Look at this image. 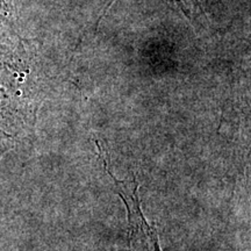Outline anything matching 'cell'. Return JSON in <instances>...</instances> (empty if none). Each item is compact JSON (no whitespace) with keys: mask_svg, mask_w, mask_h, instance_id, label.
<instances>
[{"mask_svg":"<svg viewBox=\"0 0 251 251\" xmlns=\"http://www.w3.org/2000/svg\"><path fill=\"white\" fill-rule=\"evenodd\" d=\"M100 157L102 158L106 172L109 175L114 185L115 192L119 194L127 211L128 220V247L129 251H162L156 228L149 224L141 207L139 183L131 176L128 179H119L109 168L107 152L100 146Z\"/></svg>","mask_w":251,"mask_h":251,"instance_id":"6da1fadb","label":"cell"},{"mask_svg":"<svg viewBox=\"0 0 251 251\" xmlns=\"http://www.w3.org/2000/svg\"><path fill=\"white\" fill-rule=\"evenodd\" d=\"M117 1H118V0H112V1H111V2H109L108 7H107V8H106V9H105V11H103V13H102L101 15H100V19H99V23H98V25H97V26H99L100 21H101V20H102V19H103V17H105V15L108 13V11H109V9H111V8H112V6H113V5H114V4H115V2H117ZM179 1L181 2V4H183V6H184V7H185V9H191V7H192V6H193V0H179Z\"/></svg>","mask_w":251,"mask_h":251,"instance_id":"7a4b0ae2","label":"cell"}]
</instances>
